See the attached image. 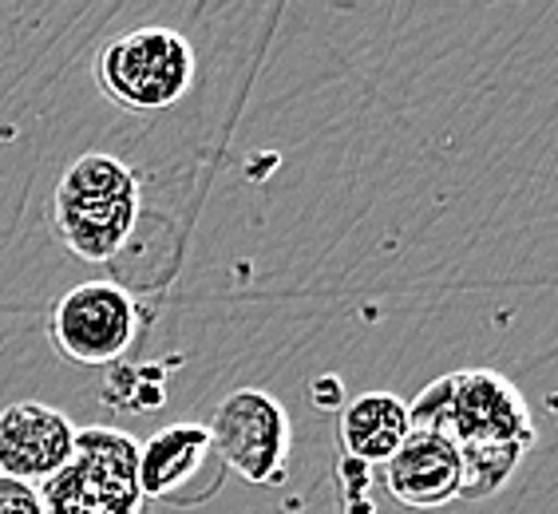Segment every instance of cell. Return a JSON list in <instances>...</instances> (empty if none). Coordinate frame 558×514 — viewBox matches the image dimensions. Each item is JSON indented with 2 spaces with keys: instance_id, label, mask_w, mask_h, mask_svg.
I'll list each match as a JSON object with an SVG mask.
<instances>
[{
  "instance_id": "11",
  "label": "cell",
  "mask_w": 558,
  "mask_h": 514,
  "mask_svg": "<svg viewBox=\"0 0 558 514\" xmlns=\"http://www.w3.org/2000/svg\"><path fill=\"white\" fill-rule=\"evenodd\" d=\"M162 400H167V380L162 372H147V368H119L104 388V404L128 407V412H147Z\"/></svg>"
},
{
  "instance_id": "5",
  "label": "cell",
  "mask_w": 558,
  "mask_h": 514,
  "mask_svg": "<svg viewBox=\"0 0 558 514\" xmlns=\"http://www.w3.org/2000/svg\"><path fill=\"white\" fill-rule=\"evenodd\" d=\"M222 472L254 487H274L290 472V412L266 388H234L206 424Z\"/></svg>"
},
{
  "instance_id": "6",
  "label": "cell",
  "mask_w": 558,
  "mask_h": 514,
  "mask_svg": "<svg viewBox=\"0 0 558 514\" xmlns=\"http://www.w3.org/2000/svg\"><path fill=\"white\" fill-rule=\"evenodd\" d=\"M143 329L140 301L116 281L72 285L48 313V341L80 368L116 365Z\"/></svg>"
},
{
  "instance_id": "10",
  "label": "cell",
  "mask_w": 558,
  "mask_h": 514,
  "mask_svg": "<svg viewBox=\"0 0 558 514\" xmlns=\"http://www.w3.org/2000/svg\"><path fill=\"white\" fill-rule=\"evenodd\" d=\"M409 431V400L397 392H361L341 407V448L361 467H385Z\"/></svg>"
},
{
  "instance_id": "1",
  "label": "cell",
  "mask_w": 558,
  "mask_h": 514,
  "mask_svg": "<svg viewBox=\"0 0 558 514\" xmlns=\"http://www.w3.org/2000/svg\"><path fill=\"white\" fill-rule=\"evenodd\" d=\"M412 428L440 431L463 463V503L492 499L511 482L538 431L523 392L492 368H463L432 380L409 400Z\"/></svg>"
},
{
  "instance_id": "3",
  "label": "cell",
  "mask_w": 558,
  "mask_h": 514,
  "mask_svg": "<svg viewBox=\"0 0 558 514\" xmlns=\"http://www.w3.org/2000/svg\"><path fill=\"white\" fill-rule=\"evenodd\" d=\"M140 440L119 428H75L72 455L52 479H44V514H140Z\"/></svg>"
},
{
  "instance_id": "4",
  "label": "cell",
  "mask_w": 558,
  "mask_h": 514,
  "mask_svg": "<svg viewBox=\"0 0 558 514\" xmlns=\"http://www.w3.org/2000/svg\"><path fill=\"white\" fill-rule=\"evenodd\" d=\"M194 68L198 60L183 33L147 24L104 44V52L96 56V84L116 108L155 115L191 91Z\"/></svg>"
},
{
  "instance_id": "9",
  "label": "cell",
  "mask_w": 558,
  "mask_h": 514,
  "mask_svg": "<svg viewBox=\"0 0 558 514\" xmlns=\"http://www.w3.org/2000/svg\"><path fill=\"white\" fill-rule=\"evenodd\" d=\"M385 487L409 511H440L463 491L460 451L440 431L412 428L385 463Z\"/></svg>"
},
{
  "instance_id": "12",
  "label": "cell",
  "mask_w": 558,
  "mask_h": 514,
  "mask_svg": "<svg viewBox=\"0 0 558 514\" xmlns=\"http://www.w3.org/2000/svg\"><path fill=\"white\" fill-rule=\"evenodd\" d=\"M0 514H44L40 511V491L21 479L0 475Z\"/></svg>"
},
{
  "instance_id": "8",
  "label": "cell",
  "mask_w": 558,
  "mask_h": 514,
  "mask_svg": "<svg viewBox=\"0 0 558 514\" xmlns=\"http://www.w3.org/2000/svg\"><path fill=\"white\" fill-rule=\"evenodd\" d=\"M72 443L75 424L60 407L40 400H16L0 407V475L36 487L64 467Z\"/></svg>"
},
{
  "instance_id": "7",
  "label": "cell",
  "mask_w": 558,
  "mask_h": 514,
  "mask_svg": "<svg viewBox=\"0 0 558 514\" xmlns=\"http://www.w3.org/2000/svg\"><path fill=\"white\" fill-rule=\"evenodd\" d=\"M206 472H222L210 448L206 424H171L140 443V494L143 503L194 506L210 499L218 487L206 482Z\"/></svg>"
},
{
  "instance_id": "2",
  "label": "cell",
  "mask_w": 558,
  "mask_h": 514,
  "mask_svg": "<svg viewBox=\"0 0 558 514\" xmlns=\"http://www.w3.org/2000/svg\"><path fill=\"white\" fill-rule=\"evenodd\" d=\"M48 218L68 254L104 266L140 225V174L116 155L87 150L60 174Z\"/></svg>"
}]
</instances>
